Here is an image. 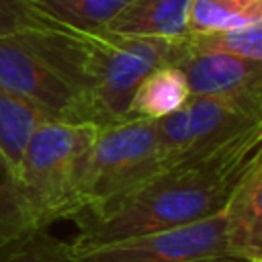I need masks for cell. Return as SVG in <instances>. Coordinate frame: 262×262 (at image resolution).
I'll return each mask as SVG.
<instances>
[{"mask_svg":"<svg viewBox=\"0 0 262 262\" xmlns=\"http://www.w3.org/2000/svg\"><path fill=\"white\" fill-rule=\"evenodd\" d=\"M164 168L215 154L262 133V96H190L182 108L156 121Z\"/></svg>","mask_w":262,"mask_h":262,"instance_id":"8992f818","label":"cell"},{"mask_svg":"<svg viewBox=\"0 0 262 262\" xmlns=\"http://www.w3.org/2000/svg\"><path fill=\"white\" fill-rule=\"evenodd\" d=\"M59 23L84 31L98 33L125 8L129 0H37Z\"/></svg>","mask_w":262,"mask_h":262,"instance_id":"9a60e30c","label":"cell"},{"mask_svg":"<svg viewBox=\"0 0 262 262\" xmlns=\"http://www.w3.org/2000/svg\"><path fill=\"white\" fill-rule=\"evenodd\" d=\"M262 23V0H190L188 35Z\"/></svg>","mask_w":262,"mask_h":262,"instance_id":"4fadbf2b","label":"cell"},{"mask_svg":"<svg viewBox=\"0 0 262 262\" xmlns=\"http://www.w3.org/2000/svg\"><path fill=\"white\" fill-rule=\"evenodd\" d=\"M66 27L37 0H0V37L51 33Z\"/></svg>","mask_w":262,"mask_h":262,"instance_id":"ac0fdd59","label":"cell"},{"mask_svg":"<svg viewBox=\"0 0 262 262\" xmlns=\"http://www.w3.org/2000/svg\"><path fill=\"white\" fill-rule=\"evenodd\" d=\"M250 262H262V260H250Z\"/></svg>","mask_w":262,"mask_h":262,"instance_id":"d6986e66","label":"cell"},{"mask_svg":"<svg viewBox=\"0 0 262 262\" xmlns=\"http://www.w3.org/2000/svg\"><path fill=\"white\" fill-rule=\"evenodd\" d=\"M96 129L92 123L49 119L27 141L16 172L37 229H49L51 223L68 219Z\"/></svg>","mask_w":262,"mask_h":262,"instance_id":"277c9868","label":"cell"},{"mask_svg":"<svg viewBox=\"0 0 262 262\" xmlns=\"http://www.w3.org/2000/svg\"><path fill=\"white\" fill-rule=\"evenodd\" d=\"M221 217L231 254L242 262L262 260V151L233 184Z\"/></svg>","mask_w":262,"mask_h":262,"instance_id":"9c48e42d","label":"cell"},{"mask_svg":"<svg viewBox=\"0 0 262 262\" xmlns=\"http://www.w3.org/2000/svg\"><path fill=\"white\" fill-rule=\"evenodd\" d=\"M88 37L90 33L72 27L0 37V84L33 100L53 119L88 123Z\"/></svg>","mask_w":262,"mask_h":262,"instance_id":"7a4b0ae2","label":"cell"},{"mask_svg":"<svg viewBox=\"0 0 262 262\" xmlns=\"http://www.w3.org/2000/svg\"><path fill=\"white\" fill-rule=\"evenodd\" d=\"M188 2L190 0H129L104 31L168 41L186 39Z\"/></svg>","mask_w":262,"mask_h":262,"instance_id":"30bf717a","label":"cell"},{"mask_svg":"<svg viewBox=\"0 0 262 262\" xmlns=\"http://www.w3.org/2000/svg\"><path fill=\"white\" fill-rule=\"evenodd\" d=\"M164 168L156 121L123 119L96 129L68 219L94 215L121 201Z\"/></svg>","mask_w":262,"mask_h":262,"instance_id":"3957f363","label":"cell"},{"mask_svg":"<svg viewBox=\"0 0 262 262\" xmlns=\"http://www.w3.org/2000/svg\"><path fill=\"white\" fill-rule=\"evenodd\" d=\"M186 45L196 51L223 53L252 61H262V23L225 31H211L203 35H188Z\"/></svg>","mask_w":262,"mask_h":262,"instance_id":"e0dca14e","label":"cell"},{"mask_svg":"<svg viewBox=\"0 0 262 262\" xmlns=\"http://www.w3.org/2000/svg\"><path fill=\"white\" fill-rule=\"evenodd\" d=\"M262 133L248 135L215 154L162 168L141 186L100 213L74 219L76 252L111 242L188 225L219 213L254 156Z\"/></svg>","mask_w":262,"mask_h":262,"instance_id":"6da1fadb","label":"cell"},{"mask_svg":"<svg viewBox=\"0 0 262 262\" xmlns=\"http://www.w3.org/2000/svg\"><path fill=\"white\" fill-rule=\"evenodd\" d=\"M172 66L184 74L190 96H262V61L196 51L184 39Z\"/></svg>","mask_w":262,"mask_h":262,"instance_id":"ba28073f","label":"cell"},{"mask_svg":"<svg viewBox=\"0 0 262 262\" xmlns=\"http://www.w3.org/2000/svg\"><path fill=\"white\" fill-rule=\"evenodd\" d=\"M49 119L53 117L39 104L0 84V154L14 170H18L25 145L35 129Z\"/></svg>","mask_w":262,"mask_h":262,"instance_id":"7c38bea8","label":"cell"},{"mask_svg":"<svg viewBox=\"0 0 262 262\" xmlns=\"http://www.w3.org/2000/svg\"><path fill=\"white\" fill-rule=\"evenodd\" d=\"M80 262H242L225 239L221 211L180 227L76 252Z\"/></svg>","mask_w":262,"mask_h":262,"instance_id":"52a82bcc","label":"cell"},{"mask_svg":"<svg viewBox=\"0 0 262 262\" xmlns=\"http://www.w3.org/2000/svg\"><path fill=\"white\" fill-rule=\"evenodd\" d=\"M190 98L188 84L180 68L166 63L154 68L135 88L127 119H164L186 104Z\"/></svg>","mask_w":262,"mask_h":262,"instance_id":"8fae6325","label":"cell"},{"mask_svg":"<svg viewBox=\"0 0 262 262\" xmlns=\"http://www.w3.org/2000/svg\"><path fill=\"white\" fill-rule=\"evenodd\" d=\"M0 262H80L72 244L57 239L49 229H35L0 244Z\"/></svg>","mask_w":262,"mask_h":262,"instance_id":"2e32d148","label":"cell"},{"mask_svg":"<svg viewBox=\"0 0 262 262\" xmlns=\"http://www.w3.org/2000/svg\"><path fill=\"white\" fill-rule=\"evenodd\" d=\"M35 229L33 213L25 199L18 174L0 154V244Z\"/></svg>","mask_w":262,"mask_h":262,"instance_id":"5bb4252c","label":"cell"},{"mask_svg":"<svg viewBox=\"0 0 262 262\" xmlns=\"http://www.w3.org/2000/svg\"><path fill=\"white\" fill-rule=\"evenodd\" d=\"M184 39H151L90 33L86 55V106L88 123L102 127L127 119L129 102L139 82L158 66L174 63Z\"/></svg>","mask_w":262,"mask_h":262,"instance_id":"5b68a950","label":"cell"}]
</instances>
